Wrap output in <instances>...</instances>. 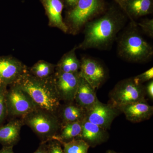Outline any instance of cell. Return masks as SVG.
I'll use <instances>...</instances> for the list:
<instances>
[{"label": "cell", "instance_id": "obj_1", "mask_svg": "<svg viewBox=\"0 0 153 153\" xmlns=\"http://www.w3.org/2000/svg\"><path fill=\"white\" fill-rule=\"evenodd\" d=\"M125 22V17L114 11L91 20L84 26V39L76 49H107L115 41Z\"/></svg>", "mask_w": 153, "mask_h": 153}, {"label": "cell", "instance_id": "obj_2", "mask_svg": "<svg viewBox=\"0 0 153 153\" xmlns=\"http://www.w3.org/2000/svg\"><path fill=\"white\" fill-rule=\"evenodd\" d=\"M14 84L30 96L37 108L57 115L61 100L55 88L54 77L49 79H39L28 71Z\"/></svg>", "mask_w": 153, "mask_h": 153}, {"label": "cell", "instance_id": "obj_3", "mask_svg": "<svg viewBox=\"0 0 153 153\" xmlns=\"http://www.w3.org/2000/svg\"><path fill=\"white\" fill-rule=\"evenodd\" d=\"M131 24L119 38L118 54L128 62L140 63L149 61L153 55V47L144 39L135 23Z\"/></svg>", "mask_w": 153, "mask_h": 153}, {"label": "cell", "instance_id": "obj_4", "mask_svg": "<svg viewBox=\"0 0 153 153\" xmlns=\"http://www.w3.org/2000/svg\"><path fill=\"white\" fill-rule=\"evenodd\" d=\"M21 119L24 125L29 126L41 142L53 139L61 127L57 115L38 108Z\"/></svg>", "mask_w": 153, "mask_h": 153}, {"label": "cell", "instance_id": "obj_5", "mask_svg": "<svg viewBox=\"0 0 153 153\" xmlns=\"http://www.w3.org/2000/svg\"><path fill=\"white\" fill-rule=\"evenodd\" d=\"M102 0H79L67 13L66 23L68 31L77 34L85 24L103 10Z\"/></svg>", "mask_w": 153, "mask_h": 153}, {"label": "cell", "instance_id": "obj_6", "mask_svg": "<svg viewBox=\"0 0 153 153\" xmlns=\"http://www.w3.org/2000/svg\"><path fill=\"white\" fill-rule=\"evenodd\" d=\"M145 85L138 84L133 77L119 81L110 92L108 104L118 109L124 106L142 100H146Z\"/></svg>", "mask_w": 153, "mask_h": 153}, {"label": "cell", "instance_id": "obj_7", "mask_svg": "<svg viewBox=\"0 0 153 153\" xmlns=\"http://www.w3.org/2000/svg\"><path fill=\"white\" fill-rule=\"evenodd\" d=\"M6 94L8 116L22 117L37 108L30 96L16 84L10 85Z\"/></svg>", "mask_w": 153, "mask_h": 153}, {"label": "cell", "instance_id": "obj_8", "mask_svg": "<svg viewBox=\"0 0 153 153\" xmlns=\"http://www.w3.org/2000/svg\"><path fill=\"white\" fill-rule=\"evenodd\" d=\"M28 71L27 66L15 57H0V85H13Z\"/></svg>", "mask_w": 153, "mask_h": 153}, {"label": "cell", "instance_id": "obj_9", "mask_svg": "<svg viewBox=\"0 0 153 153\" xmlns=\"http://www.w3.org/2000/svg\"><path fill=\"white\" fill-rule=\"evenodd\" d=\"M120 113L114 107L108 103H102L97 99L93 106L86 111L85 119L107 130Z\"/></svg>", "mask_w": 153, "mask_h": 153}, {"label": "cell", "instance_id": "obj_10", "mask_svg": "<svg viewBox=\"0 0 153 153\" xmlns=\"http://www.w3.org/2000/svg\"><path fill=\"white\" fill-rule=\"evenodd\" d=\"M80 60L79 76L86 80L94 89H98L107 78V72L104 66L90 57H82Z\"/></svg>", "mask_w": 153, "mask_h": 153}, {"label": "cell", "instance_id": "obj_11", "mask_svg": "<svg viewBox=\"0 0 153 153\" xmlns=\"http://www.w3.org/2000/svg\"><path fill=\"white\" fill-rule=\"evenodd\" d=\"M79 77V72L69 73L55 71L54 84L61 101L64 102L74 101Z\"/></svg>", "mask_w": 153, "mask_h": 153}, {"label": "cell", "instance_id": "obj_12", "mask_svg": "<svg viewBox=\"0 0 153 153\" xmlns=\"http://www.w3.org/2000/svg\"><path fill=\"white\" fill-rule=\"evenodd\" d=\"M118 109L123 113L128 120L133 123L148 120L153 114V107L148 104L146 100L126 105Z\"/></svg>", "mask_w": 153, "mask_h": 153}, {"label": "cell", "instance_id": "obj_13", "mask_svg": "<svg viewBox=\"0 0 153 153\" xmlns=\"http://www.w3.org/2000/svg\"><path fill=\"white\" fill-rule=\"evenodd\" d=\"M109 138L107 130L84 120L82 122V131L77 139H80L87 143L91 147H95L103 143Z\"/></svg>", "mask_w": 153, "mask_h": 153}, {"label": "cell", "instance_id": "obj_14", "mask_svg": "<svg viewBox=\"0 0 153 153\" xmlns=\"http://www.w3.org/2000/svg\"><path fill=\"white\" fill-rule=\"evenodd\" d=\"M49 19V26L58 28L64 33L68 32V28L63 21L62 13L63 3L60 0H41Z\"/></svg>", "mask_w": 153, "mask_h": 153}, {"label": "cell", "instance_id": "obj_15", "mask_svg": "<svg viewBox=\"0 0 153 153\" xmlns=\"http://www.w3.org/2000/svg\"><path fill=\"white\" fill-rule=\"evenodd\" d=\"M78 87L75 94L74 101L85 111L90 109L98 98L96 90L84 78L79 76Z\"/></svg>", "mask_w": 153, "mask_h": 153}, {"label": "cell", "instance_id": "obj_16", "mask_svg": "<svg viewBox=\"0 0 153 153\" xmlns=\"http://www.w3.org/2000/svg\"><path fill=\"white\" fill-rule=\"evenodd\" d=\"M23 126L21 118H13L7 124L0 126V143L3 146H14L16 144Z\"/></svg>", "mask_w": 153, "mask_h": 153}, {"label": "cell", "instance_id": "obj_17", "mask_svg": "<svg viewBox=\"0 0 153 153\" xmlns=\"http://www.w3.org/2000/svg\"><path fill=\"white\" fill-rule=\"evenodd\" d=\"M86 111L76 104L74 101L64 102L60 105L57 116L58 117L61 124L82 121L85 119Z\"/></svg>", "mask_w": 153, "mask_h": 153}, {"label": "cell", "instance_id": "obj_18", "mask_svg": "<svg viewBox=\"0 0 153 153\" xmlns=\"http://www.w3.org/2000/svg\"><path fill=\"white\" fill-rule=\"evenodd\" d=\"M123 9L129 16L139 18L152 13L153 0H123Z\"/></svg>", "mask_w": 153, "mask_h": 153}, {"label": "cell", "instance_id": "obj_19", "mask_svg": "<svg viewBox=\"0 0 153 153\" xmlns=\"http://www.w3.org/2000/svg\"><path fill=\"white\" fill-rule=\"evenodd\" d=\"M76 47L63 55L56 65L55 71L76 73L79 72L80 68V60L76 55Z\"/></svg>", "mask_w": 153, "mask_h": 153}, {"label": "cell", "instance_id": "obj_20", "mask_svg": "<svg viewBox=\"0 0 153 153\" xmlns=\"http://www.w3.org/2000/svg\"><path fill=\"white\" fill-rule=\"evenodd\" d=\"M82 122H74L61 124L60 130L53 139L59 142L67 143L78 138L82 131Z\"/></svg>", "mask_w": 153, "mask_h": 153}, {"label": "cell", "instance_id": "obj_21", "mask_svg": "<svg viewBox=\"0 0 153 153\" xmlns=\"http://www.w3.org/2000/svg\"><path fill=\"white\" fill-rule=\"evenodd\" d=\"M55 68V64L45 60H39L31 68H28V73L38 79H49L54 77Z\"/></svg>", "mask_w": 153, "mask_h": 153}, {"label": "cell", "instance_id": "obj_22", "mask_svg": "<svg viewBox=\"0 0 153 153\" xmlns=\"http://www.w3.org/2000/svg\"><path fill=\"white\" fill-rule=\"evenodd\" d=\"M64 153H88L89 145L80 139H75L68 142H60Z\"/></svg>", "mask_w": 153, "mask_h": 153}, {"label": "cell", "instance_id": "obj_23", "mask_svg": "<svg viewBox=\"0 0 153 153\" xmlns=\"http://www.w3.org/2000/svg\"><path fill=\"white\" fill-rule=\"evenodd\" d=\"M7 91V86L0 85V125L8 116L6 99Z\"/></svg>", "mask_w": 153, "mask_h": 153}, {"label": "cell", "instance_id": "obj_24", "mask_svg": "<svg viewBox=\"0 0 153 153\" xmlns=\"http://www.w3.org/2000/svg\"><path fill=\"white\" fill-rule=\"evenodd\" d=\"M137 25L146 35L150 38H153V19H145L142 22L138 23Z\"/></svg>", "mask_w": 153, "mask_h": 153}, {"label": "cell", "instance_id": "obj_25", "mask_svg": "<svg viewBox=\"0 0 153 153\" xmlns=\"http://www.w3.org/2000/svg\"><path fill=\"white\" fill-rule=\"evenodd\" d=\"M153 78V67L133 77L134 81L138 84H143L144 82L150 81Z\"/></svg>", "mask_w": 153, "mask_h": 153}, {"label": "cell", "instance_id": "obj_26", "mask_svg": "<svg viewBox=\"0 0 153 153\" xmlns=\"http://www.w3.org/2000/svg\"><path fill=\"white\" fill-rule=\"evenodd\" d=\"M47 147L48 153H64L61 143L55 140L47 141Z\"/></svg>", "mask_w": 153, "mask_h": 153}, {"label": "cell", "instance_id": "obj_27", "mask_svg": "<svg viewBox=\"0 0 153 153\" xmlns=\"http://www.w3.org/2000/svg\"><path fill=\"white\" fill-rule=\"evenodd\" d=\"M146 95L148 96L151 100L153 99V80L149 81L146 85L145 86Z\"/></svg>", "mask_w": 153, "mask_h": 153}, {"label": "cell", "instance_id": "obj_28", "mask_svg": "<svg viewBox=\"0 0 153 153\" xmlns=\"http://www.w3.org/2000/svg\"><path fill=\"white\" fill-rule=\"evenodd\" d=\"M33 153H48L47 142H41L38 149Z\"/></svg>", "mask_w": 153, "mask_h": 153}, {"label": "cell", "instance_id": "obj_29", "mask_svg": "<svg viewBox=\"0 0 153 153\" xmlns=\"http://www.w3.org/2000/svg\"><path fill=\"white\" fill-rule=\"evenodd\" d=\"M13 146H3L0 150V153H15L13 151Z\"/></svg>", "mask_w": 153, "mask_h": 153}, {"label": "cell", "instance_id": "obj_30", "mask_svg": "<svg viewBox=\"0 0 153 153\" xmlns=\"http://www.w3.org/2000/svg\"><path fill=\"white\" fill-rule=\"evenodd\" d=\"M65 1L67 5L72 8L76 5L79 0H65Z\"/></svg>", "mask_w": 153, "mask_h": 153}, {"label": "cell", "instance_id": "obj_31", "mask_svg": "<svg viewBox=\"0 0 153 153\" xmlns=\"http://www.w3.org/2000/svg\"><path fill=\"white\" fill-rule=\"evenodd\" d=\"M115 1H116L121 6L122 8H123V7L122 3L121 1H120V0H114Z\"/></svg>", "mask_w": 153, "mask_h": 153}, {"label": "cell", "instance_id": "obj_32", "mask_svg": "<svg viewBox=\"0 0 153 153\" xmlns=\"http://www.w3.org/2000/svg\"><path fill=\"white\" fill-rule=\"evenodd\" d=\"M106 153H118L115 152V151L112 150H108L106 151Z\"/></svg>", "mask_w": 153, "mask_h": 153}, {"label": "cell", "instance_id": "obj_33", "mask_svg": "<svg viewBox=\"0 0 153 153\" xmlns=\"http://www.w3.org/2000/svg\"><path fill=\"white\" fill-rule=\"evenodd\" d=\"M120 1H121L122 2V1H123V0H120Z\"/></svg>", "mask_w": 153, "mask_h": 153}]
</instances>
